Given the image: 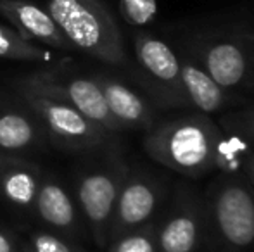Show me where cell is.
Returning <instances> with one entry per match:
<instances>
[{"label": "cell", "instance_id": "obj_1", "mask_svg": "<svg viewBox=\"0 0 254 252\" xmlns=\"http://www.w3.org/2000/svg\"><path fill=\"white\" fill-rule=\"evenodd\" d=\"M220 126L202 114H182L152 125L144 151L152 161L189 178H202L214 169Z\"/></svg>", "mask_w": 254, "mask_h": 252}, {"label": "cell", "instance_id": "obj_2", "mask_svg": "<svg viewBox=\"0 0 254 252\" xmlns=\"http://www.w3.org/2000/svg\"><path fill=\"white\" fill-rule=\"evenodd\" d=\"M206 240L214 252H254V189L246 176L220 173L204 195Z\"/></svg>", "mask_w": 254, "mask_h": 252}, {"label": "cell", "instance_id": "obj_3", "mask_svg": "<svg viewBox=\"0 0 254 252\" xmlns=\"http://www.w3.org/2000/svg\"><path fill=\"white\" fill-rule=\"evenodd\" d=\"M47 10L73 49L113 66L125 62L120 26L102 0H49Z\"/></svg>", "mask_w": 254, "mask_h": 252}, {"label": "cell", "instance_id": "obj_4", "mask_svg": "<svg viewBox=\"0 0 254 252\" xmlns=\"http://www.w3.org/2000/svg\"><path fill=\"white\" fill-rule=\"evenodd\" d=\"M16 88L28 107L38 116L57 144L73 151H94L107 145L116 135L85 118L69 102L38 88L24 78L16 81Z\"/></svg>", "mask_w": 254, "mask_h": 252}, {"label": "cell", "instance_id": "obj_5", "mask_svg": "<svg viewBox=\"0 0 254 252\" xmlns=\"http://www.w3.org/2000/svg\"><path fill=\"white\" fill-rule=\"evenodd\" d=\"M128 171L130 169L121 159H113L101 168L83 173L78 180V204L99 247H106L109 242L114 207Z\"/></svg>", "mask_w": 254, "mask_h": 252}, {"label": "cell", "instance_id": "obj_6", "mask_svg": "<svg viewBox=\"0 0 254 252\" xmlns=\"http://www.w3.org/2000/svg\"><path fill=\"white\" fill-rule=\"evenodd\" d=\"M24 80L54 95H59L74 109H78L85 118L109 133L118 135L120 131H123L116 118L111 114L101 87L94 76H61L57 71L44 69L28 74L24 76Z\"/></svg>", "mask_w": 254, "mask_h": 252}, {"label": "cell", "instance_id": "obj_7", "mask_svg": "<svg viewBox=\"0 0 254 252\" xmlns=\"http://www.w3.org/2000/svg\"><path fill=\"white\" fill-rule=\"evenodd\" d=\"M195 57L223 90H234L249 80L254 61V42L251 35L209 38L195 49Z\"/></svg>", "mask_w": 254, "mask_h": 252}, {"label": "cell", "instance_id": "obj_8", "mask_svg": "<svg viewBox=\"0 0 254 252\" xmlns=\"http://www.w3.org/2000/svg\"><path fill=\"white\" fill-rule=\"evenodd\" d=\"M135 55L154 95L168 105H187L182 87L180 57L161 38L149 33L135 37Z\"/></svg>", "mask_w": 254, "mask_h": 252}, {"label": "cell", "instance_id": "obj_9", "mask_svg": "<svg viewBox=\"0 0 254 252\" xmlns=\"http://www.w3.org/2000/svg\"><path fill=\"white\" fill-rule=\"evenodd\" d=\"M163 202V185L147 173L128 171L109 228V242L128 232L149 225ZM107 242V244H109Z\"/></svg>", "mask_w": 254, "mask_h": 252}, {"label": "cell", "instance_id": "obj_10", "mask_svg": "<svg viewBox=\"0 0 254 252\" xmlns=\"http://www.w3.org/2000/svg\"><path fill=\"white\" fill-rule=\"evenodd\" d=\"M204 199L182 189L166 218L156 226L159 252H194L206 240Z\"/></svg>", "mask_w": 254, "mask_h": 252}, {"label": "cell", "instance_id": "obj_11", "mask_svg": "<svg viewBox=\"0 0 254 252\" xmlns=\"http://www.w3.org/2000/svg\"><path fill=\"white\" fill-rule=\"evenodd\" d=\"M0 16L5 17L21 37L33 44L40 42L59 50L73 49L49 10L30 0H0Z\"/></svg>", "mask_w": 254, "mask_h": 252}, {"label": "cell", "instance_id": "obj_12", "mask_svg": "<svg viewBox=\"0 0 254 252\" xmlns=\"http://www.w3.org/2000/svg\"><path fill=\"white\" fill-rule=\"evenodd\" d=\"M101 87L111 114L123 130H149L154 125V114L149 102L125 83L106 74H94Z\"/></svg>", "mask_w": 254, "mask_h": 252}, {"label": "cell", "instance_id": "obj_13", "mask_svg": "<svg viewBox=\"0 0 254 252\" xmlns=\"http://www.w3.org/2000/svg\"><path fill=\"white\" fill-rule=\"evenodd\" d=\"M180 74L185 101L189 105L199 109V112H218L227 104V90H223L197 61L190 57L180 59Z\"/></svg>", "mask_w": 254, "mask_h": 252}, {"label": "cell", "instance_id": "obj_14", "mask_svg": "<svg viewBox=\"0 0 254 252\" xmlns=\"http://www.w3.org/2000/svg\"><path fill=\"white\" fill-rule=\"evenodd\" d=\"M33 209L38 218L59 232H73L78 226V212L73 197L56 180H42Z\"/></svg>", "mask_w": 254, "mask_h": 252}, {"label": "cell", "instance_id": "obj_15", "mask_svg": "<svg viewBox=\"0 0 254 252\" xmlns=\"http://www.w3.org/2000/svg\"><path fill=\"white\" fill-rule=\"evenodd\" d=\"M40 169L19 157H10L0 171V199L19 209H31L40 187Z\"/></svg>", "mask_w": 254, "mask_h": 252}, {"label": "cell", "instance_id": "obj_16", "mask_svg": "<svg viewBox=\"0 0 254 252\" xmlns=\"http://www.w3.org/2000/svg\"><path fill=\"white\" fill-rule=\"evenodd\" d=\"M38 126L21 111H0V151L7 155L31 149L38 142Z\"/></svg>", "mask_w": 254, "mask_h": 252}, {"label": "cell", "instance_id": "obj_17", "mask_svg": "<svg viewBox=\"0 0 254 252\" xmlns=\"http://www.w3.org/2000/svg\"><path fill=\"white\" fill-rule=\"evenodd\" d=\"M0 57L10 59V61L45 62L51 61L52 54L21 37L16 30H10V28L0 24Z\"/></svg>", "mask_w": 254, "mask_h": 252}, {"label": "cell", "instance_id": "obj_18", "mask_svg": "<svg viewBox=\"0 0 254 252\" xmlns=\"http://www.w3.org/2000/svg\"><path fill=\"white\" fill-rule=\"evenodd\" d=\"M107 252H159L156 239V225H149L128 232L107 244Z\"/></svg>", "mask_w": 254, "mask_h": 252}, {"label": "cell", "instance_id": "obj_19", "mask_svg": "<svg viewBox=\"0 0 254 252\" xmlns=\"http://www.w3.org/2000/svg\"><path fill=\"white\" fill-rule=\"evenodd\" d=\"M120 14L131 26H145L156 17L157 0H120Z\"/></svg>", "mask_w": 254, "mask_h": 252}, {"label": "cell", "instance_id": "obj_20", "mask_svg": "<svg viewBox=\"0 0 254 252\" xmlns=\"http://www.w3.org/2000/svg\"><path fill=\"white\" fill-rule=\"evenodd\" d=\"M23 252H85L80 246L49 232H38L23 246Z\"/></svg>", "mask_w": 254, "mask_h": 252}, {"label": "cell", "instance_id": "obj_21", "mask_svg": "<svg viewBox=\"0 0 254 252\" xmlns=\"http://www.w3.org/2000/svg\"><path fill=\"white\" fill-rule=\"evenodd\" d=\"M239 126L244 133L246 144H248V168H246V178L254 189V105L246 111L235 114Z\"/></svg>", "mask_w": 254, "mask_h": 252}, {"label": "cell", "instance_id": "obj_22", "mask_svg": "<svg viewBox=\"0 0 254 252\" xmlns=\"http://www.w3.org/2000/svg\"><path fill=\"white\" fill-rule=\"evenodd\" d=\"M0 252H19L14 237L3 228H0Z\"/></svg>", "mask_w": 254, "mask_h": 252}, {"label": "cell", "instance_id": "obj_23", "mask_svg": "<svg viewBox=\"0 0 254 252\" xmlns=\"http://www.w3.org/2000/svg\"><path fill=\"white\" fill-rule=\"evenodd\" d=\"M12 157V155H7V154H3L2 151H0V171H2V168L3 166L7 164V162H9V159Z\"/></svg>", "mask_w": 254, "mask_h": 252}, {"label": "cell", "instance_id": "obj_24", "mask_svg": "<svg viewBox=\"0 0 254 252\" xmlns=\"http://www.w3.org/2000/svg\"><path fill=\"white\" fill-rule=\"evenodd\" d=\"M251 38H253V42H254V37H253V35H251Z\"/></svg>", "mask_w": 254, "mask_h": 252}]
</instances>
